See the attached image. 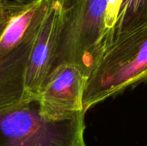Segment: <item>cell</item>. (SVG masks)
<instances>
[{
  "label": "cell",
  "instance_id": "277c9868",
  "mask_svg": "<svg viewBox=\"0 0 147 146\" xmlns=\"http://www.w3.org/2000/svg\"><path fill=\"white\" fill-rule=\"evenodd\" d=\"M86 81L85 73L74 64L56 67L37 99L40 114L47 120L61 121L84 111L83 98Z\"/></svg>",
  "mask_w": 147,
  "mask_h": 146
},
{
  "label": "cell",
  "instance_id": "52a82bcc",
  "mask_svg": "<svg viewBox=\"0 0 147 146\" xmlns=\"http://www.w3.org/2000/svg\"><path fill=\"white\" fill-rule=\"evenodd\" d=\"M147 23V0H121L111 43L120 36Z\"/></svg>",
  "mask_w": 147,
  "mask_h": 146
},
{
  "label": "cell",
  "instance_id": "6da1fadb",
  "mask_svg": "<svg viewBox=\"0 0 147 146\" xmlns=\"http://www.w3.org/2000/svg\"><path fill=\"white\" fill-rule=\"evenodd\" d=\"M121 0H57L54 68L80 67L87 78L110 45Z\"/></svg>",
  "mask_w": 147,
  "mask_h": 146
},
{
  "label": "cell",
  "instance_id": "9c48e42d",
  "mask_svg": "<svg viewBox=\"0 0 147 146\" xmlns=\"http://www.w3.org/2000/svg\"><path fill=\"white\" fill-rule=\"evenodd\" d=\"M13 1H16V2H26V1H28V0H13Z\"/></svg>",
  "mask_w": 147,
  "mask_h": 146
},
{
  "label": "cell",
  "instance_id": "8992f818",
  "mask_svg": "<svg viewBox=\"0 0 147 146\" xmlns=\"http://www.w3.org/2000/svg\"><path fill=\"white\" fill-rule=\"evenodd\" d=\"M57 0L46 18L31 51L25 75V88L31 100H37L54 68V37Z\"/></svg>",
  "mask_w": 147,
  "mask_h": 146
},
{
  "label": "cell",
  "instance_id": "5b68a950",
  "mask_svg": "<svg viewBox=\"0 0 147 146\" xmlns=\"http://www.w3.org/2000/svg\"><path fill=\"white\" fill-rule=\"evenodd\" d=\"M38 34L28 38L0 58V113L34 101L27 95L25 75Z\"/></svg>",
  "mask_w": 147,
  "mask_h": 146
},
{
  "label": "cell",
  "instance_id": "ba28073f",
  "mask_svg": "<svg viewBox=\"0 0 147 146\" xmlns=\"http://www.w3.org/2000/svg\"><path fill=\"white\" fill-rule=\"evenodd\" d=\"M28 4L29 0L26 2L0 0V40L12 21L22 14Z\"/></svg>",
  "mask_w": 147,
  "mask_h": 146
},
{
  "label": "cell",
  "instance_id": "7a4b0ae2",
  "mask_svg": "<svg viewBox=\"0 0 147 146\" xmlns=\"http://www.w3.org/2000/svg\"><path fill=\"white\" fill-rule=\"evenodd\" d=\"M146 81L147 23L120 36L104 50L87 78L84 110Z\"/></svg>",
  "mask_w": 147,
  "mask_h": 146
},
{
  "label": "cell",
  "instance_id": "3957f363",
  "mask_svg": "<svg viewBox=\"0 0 147 146\" xmlns=\"http://www.w3.org/2000/svg\"><path fill=\"white\" fill-rule=\"evenodd\" d=\"M85 114L53 121L40 113L37 100L0 113V146H86Z\"/></svg>",
  "mask_w": 147,
  "mask_h": 146
}]
</instances>
